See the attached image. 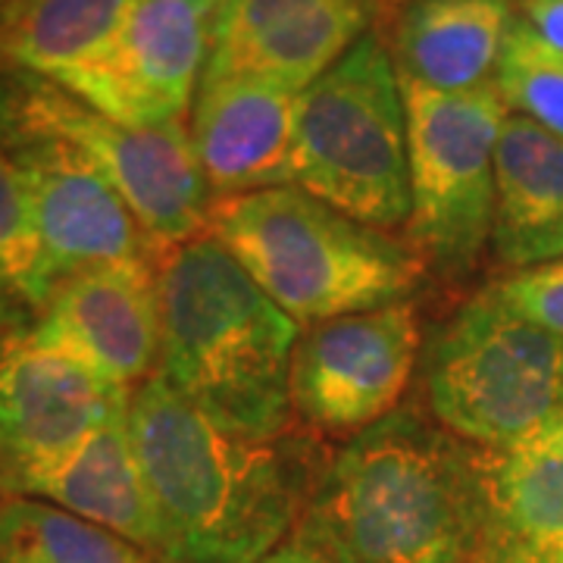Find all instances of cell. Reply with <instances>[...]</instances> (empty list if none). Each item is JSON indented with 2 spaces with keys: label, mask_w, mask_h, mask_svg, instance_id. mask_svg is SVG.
Segmentation results:
<instances>
[{
  "label": "cell",
  "mask_w": 563,
  "mask_h": 563,
  "mask_svg": "<svg viewBox=\"0 0 563 563\" xmlns=\"http://www.w3.org/2000/svg\"><path fill=\"white\" fill-rule=\"evenodd\" d=\"M295 185L373 229L410 220L407 103L391 51L363 35L298 95Z\"/></svg>",
  "instance_id": "5b68a950"
},
{
  "label": "cell",
  "mask_w": 563,
  "mask_h": 563,
  "mask_svg": "<svg viewBox=\"0 0 563 563\" xmlns=\"http://www.w3.org/2000/svg\"><path fill=\"white\" fill-rule=\"evenodd\" d=\"M0 563H169L103 526L35 498L0 504Z\"/></svg>",
  "instance_id": "44dd1931"
},
{
  "label": "cell",
  "mask_w": 563,
  "mask_h": 563,
  "mask_svg": "<svg viewBox=\"0 0 563 563\" xmlns=\"http://www.w3.org/2000/svg\"><path fill=\"white\" fill-rule=\"evenodd\" d=\"M536 451H551V454H563V413L558 417V422L544 432L539 442L532 444Z\"/></svg>",
  "instance_id": "4316f807"
},
{
  "label": "cell",
  "mask_w": 563,
  "mask_h": 563,
  "mask_svg": "<svg viewBox=\"0 0 563 563\" xmlns=\"http://www.w3.org/2000/svg\"><path fill=\"white\" fill-rule=\"evenodd\" d=\"M514 20V0H410L395 29L398 76L439 91L479 88L495 79Z\"/></svg>",
  "instance_id": "ac0fdd59"
},
{
  "label": "cell",
  "mask_w": 563,
  "mask_h": 563,
  "mask_svg": "<svg viewBox=\"0 0 563 563\" xmlns=\"http://www.w3.org/2000/svg\"><path fill=\"white\" fill-rule=\"evenodd\" d=\"M132 391L47 342L35 317H0V488L66 457L129 413Z\"/></svg>",
  "instance_id": "9c48e42d"
},
{
  "label": "cell",
  "mask_w": 563,
  "mask_h": 563,
  "mask_svg": "<svg viewBox=\"0 0 563 563\" xmlns=\"http://www.w3.org/2000/svg\"><path fill=\"white\" fill-rule=\"evenodd\" d=\"M298 95L251 79H201L191 144L213 201L295 185Z\"/></svg>",
  "instance_id": "9a60e30c"
},
{
  "label": "cell",
  "mask_w": 563,
  "mask_h": 563,
  "mask_svg": "<svg viewBox=\"0 0 563 563\" xmlns=\"http://www.w3.org/2000/svg\"><path fill=\"white\" fill-rule=\"evenodd\" d=\"M410 301L307 325L291 357V407L329 432H363L395 413L420 357Z\"/></svg>",
  "instance_id": "7c38bea8"
},
{
  "label": "cell",
  "mask_w": 563,
  "mask_h": 563,
  "mask_svg": "<svg viewBox=\"0 0 563 563\" xmlns=\"http://www.w3.org/2000/svg\"><path fill=\"white\" fill-rule=\"evenodd\" d=\"M129 435L169 563H257L295 532L320 483L303 439L222 429L154 373L132 391Z\"/></svg>",
  "instance_id": "6da1fadb"
},
{
  "label": "cell",
  "mask_w": 563,
  "mask_h": 563,
  "mask_svg": "<svg viewBox=\"0 0 563 563\" xmlns=\"http://www.w3.org/2000/svg\"><path fill=\"white\" fill-rule=\"evenodd\" d=\"M520 20L529 22L548 44L563 51V0H517Z\"/></svg>",
  "instance_id": "d4e9b609"
},
{
  "label": "cell",
  "mask_w": 563,
  "mask_h": 563,
  "mask_svg": "<svg viewBox=\"0 0 563 563\" xmlns=\"http://www.w3.org/2000/svg\"><path fill=\"white\" fill-rule=\"evenodd\" d=\"M217 3L139 0L91 60L51 81L125 125L181 120L198 98Z\"/></svg>",
  "instance_id": "8fae6325"
},
{
  "label": "cell",
  "mask_w": 563,
  "mask_h": 563,
  "mask_svg": "<svg viewBox=\"0 0 563 563\" xmlns=\"http://www.w3.org/2000/svg\"><path fill=\"white\" fill-rule=\"evenodd\" d=\"M492 288L520 317L554 335H563V257L510 273Z\"/></svg>",
  "instance_id": "cb8c5ba5"
},
{
  "label": "cell",
  "mask_w": 563,
  "mask_h": 563,
  "mask_svg": "<svg viewBox=\"0 0 563 563\" xmlns=\"http://www.w3.org/2000/svg\"><path fill=\"white\" fill-rule=\"evenodd\" d=\"M139 0H10L0 7V66L57 79L91 60Z\"/></svg>",
  "instance_id": "ffe728a7"
},
{
  "label": "cell",
  "mask_w": 563,
  "mask_h": 563,
  "mask_svg": "<svg viewBox=\"0 0 563 563\" xmlns=\"http://www.w3.org/2000/svg\"><path fill=\"white\" fill-rule=\"evenodd\" d=\"M161 373L203 417L276 439L291 410L298 322L213 235L161 251Z\"/></svg>",
  "instance_id": "3957f363"
},
{
  "label": "cell",
  "mask_w": 563,
  "mask_h": 563,
  "mask_svg": "<svg viewBox=\"0 0 563 563\" xmlns=\"http://www.w3.org/2000/svg\"><path fill=\"white\" fill-rule=\"evenodd\" d=\"M492 251L510 273L563 257V139L517 113L495 151Z\"/></svg>",
  "instance_id": "e0dca14e"
},
{
  "label": "cell",
  "mask_w": 563,
  "mask_h": 563,
  "mask_svg": "<svg viewBox=\"0 0 563 563\" xmlns=\"http://www.w3.org/2000/svg\"><path fill=\"white\" fill-rule=\"evenodd\" d=\"M73 517L103 526L166 561V536L129 435V413L91 432L66 457L25 476L10 488Z\"/></svg>",
  "instance_id": "2e32d148"
},
{
  "label": "cell",
  "mask_w": 563,
  "mask_h": 563,
  "mask_svg": "<svg viewBox=\"0 0 563 563\" xmlns=\"http://www.w3.org/2000/svg\"><path fill=\"white\" fill-rule=\"evenodd\" d=\"M473 563H563V454H492Z\"/></svg>",
  "instance_id": "d6986e66"
},
{
  "label": "cell",
  "mask_w": 563,
  "mask_h": 563,
  "mask_svg": "<svg viewBox=\"0 0 563 563\" xmlns=\"http://www.w3.org/2000/svg\"><path fill=\"white\" fill-rule=\"evenodd\" d=\"M44 303L41 257L16 166L0 141V317H35Z\"/></svg>",
  "instance_id": "603a6c76"
},
{
  "label": "cell",
  "mask_w": 563,
  "mask_h": 563,
  "mask_svg": "<svg viewBox=\"0 0 563 563\" xmlns=\"http://www.w3.org/2000/svg\"><path fill=\"white\" fill-rule=\"evenodd\" d=\"M492 81L510 113L539 122L563 139V51L548 44L520 16L507 32Z\"/></svg>",
  "instance_id": "7402d4cb"
},
{
  "label": "cell",
  "mask_w": 563,
  "mask_h": 563,
  "mask_svg": "<svg viewBox=\"0 0 563 563\" xmlns=\"http://www.w3.org/2000/svg\"><path fill=\"white\" fill-rule=\"evenodd\" d=\"M207 235L298 325L407 301L426 273L410 244L344 217L298 185L213 201Z\"/></svg>",
  "instance_id": "277c9868"
},
{
  "label": "cell",
  "mask_w": 563,
  "mask_h": 563,
  "mask_svg": "<svg viewBox=\"0 0 563 563\" xmlns=\"http://www.w3.org/2000/svg\"><path fill=\"white\" fill-rule=\"evenodd\" d=\"M60 344L122 388H139L161 366V288L151 257L101 263L63 279L35 313Z\"/></svg>",
  "instance_id": "5bb4252c"
},
{
  "label": "cell",
  "mask_w": 563,
  "mask_h": 563,
  "mask_svg": "<svg viewBox=\"0 0 563 563\" xmlns=\"http://www.w3.org/2000/svg\"><path fill=\"white\" fill-rule=\"evenodd\" d=\"M401 88L410 161L407 239L426 266L461 276L492 242L495 151L510 110L495 81L439 91L401 79Z\"/></svg>",
  "instance_id": "ba28073f"
},
{
  "label": "cell",
  "mask_w": 563,
  "mask_h": 563,
  "mask_svg": "<svg viewBox=\"0 0 563 563\" xmlns=\"http://www.w3.org/2000/svg\"><path fill=\"white\" fill-rule=\"evenodd\" d=\"M0 141L29 203L44 301L63 279L81 269L151 257V251L157 254L117 188L79 147L16 125H0Z\"/></svg>",
  "instance_id": "30bf717a"
},
{
  "label": "cell",
  "mask_w": 563,
  "mask_h": 563,
  "mask_svg": "<svg viewBox=\"0 0 563 563\" xmlns=\"http://www.w3.org/2000/svg\"><path fill=\"white\" fill-rule=\"evenodd\" d=\"M3 3H10V0H0V7H3Z\"/></svg>",
  "instance_id": "83f0119b"
},
{
  "label": "cell",
  "mask_w": 563,
  "mask_h": 563,
  "mask_svg": "<svg viewBox=\"0 0 563 563\" xmlns=\"http://www.w3.org/2000/svg\"><path fill=\"white\" fill-rule=\"evenodd\" d=\"M373 0H220L201 79L301 95L366 35Z\"/></svg>",
  "instance_id": "4fadbf2b"
},
{
  "label": "cell",
  "mask_w": 563,
  "mask_h": 563,
  "mask_svg": "<svg viewBox=\"0 0 563 563\" xmlns=\"http://www.w3.org/2000/svg\"><path fill=\"white\" fill-rule=\"evenodd\" d=\"M257 563H329V561L320 558V554H313V551H307V548H301V544L288 542L285 548H276L273 554H266V558Z\"/></svg>",
  "instance_id": "484cf974"
},
{
  "label": "cell",
  "mask_w": 563,
  "mask_h": 563,
  "mask_svg": "<svg viewBox=\"0 0 563 563\" xmlns=\"http://www.w3.org/2000/svg\"><path fill=\"white\" fill-rule=\"evenodd\" d=\"M488 451L395 410L325 463L291 542L329 563H473Z\"/></svg>",
  "instance_id": "7a4b0ae2"
},
{
  "label": "cell",
  "mask_w": 563,
  "mask_h": 563,
  "mask_svg": "<svg viewBox=\"0 0 563 563\" xmlns=\"http://www.w3.org/2000/svg\"><path fill=\"white\" fill-rule=\"evenodd\" d=\"M0 125L69 141L120 195L161 251L207 232L213 195L185 122L125 125L110 120L57 81L0 66Z\"/></svg>",
  "instance_id": "52a82bcc"
},
{
  "label": "cell",
  "mask_w": 563,
  "mask_h": 563,
  "mask_svg": "<svg viewBox=\"0 0 563 563\" xmlns=\"http://www.w3.org/2000/svg\"><path fill=\"white\" fill-rule=\"evenodd\" d=\"M426 395L435 420L466 444L526 451L563 413V335L510 310L488 285L432 342Z\"/></svg>",
  "instance_id": "8992f818"
}]
</instances>
